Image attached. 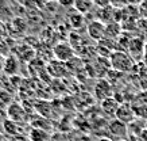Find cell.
Here are the masks:
<instances>
[{"mask_svg":"<svg viewBox=\"0 0 147 141\" xmlns=\"http://www.w3.org/2000/svg\"><path fill=\"white\" fill-rule=\"evenodd\" d=\"M0 69H1V61H0Z\"/></svg>","mask_w":147,"mask_h":141,"instance_id":"obj_20","label":"cell"},{"mask_svg":"<svg viewBox=\"0 0 147 141\" xmlns=\"http://www.w3.org/2000/svg\"><path fill=\"white\" fill-rule=\"evenodd\" d=\"M93 7H94V3L90 1V0H76V1H74V5H73V8L81 15L88 14Z\"/></svg>","mask_w":147,"mask_h":141,"instance_id":"obj_12","label":"cell"},{"mask_svg":"<svg viewBox=\"0 0 147 141\" xmlns=\"http://www.w3.org/2000/svg\"><path fill=\"white\" fill-rule=\"evenodd\" d=\"M109 65L113 71L119 73H127L134 71L135 60L125 50H115L109 56Z\"/></svg>","mask_w":147,"mask_h":141,"instance_id":"obj_1","label":"cell"},{"mask_svg":"<svg viewBox=\"0 0 147 141\" xmlns=\"http://www.w3.org/2000/svg\"><path fill=\"white\" fill-rule=\"evenodd\" d=\"M28 138H30V141H49L50 136L49 132H46V130L31 127V130L28 133Z\"/></svg>","mask_w":147,"mask_h":141,"instance_id":"obj_13","label":"cell"},{"mask_svg":"<svg viewBox=\"0 0 147 141\" xmlns=\"http://www.w3.org/2000/svg\"><path fill=\"white\" fill-rule=\"evenodd\" d=\"M143 61L144 64L147 65V41H146V45H144V53H143Z\"/></svg>","mask_w":147,"mask_h":141,"instance_id":"obj_16","label":"cell"},{"mask_svg":"<svg viewBox=\"0 0 147 141\" xmlns=\"http://www.w3.org/2000/svg\"><path fill=\"white\" fill-rule=\"evenodd\" d=\"M0 141H4V136H3V133L0 132Z\"/></svg>","mask_w":147,"mask_h":141,"instance_id":"obj_18","label":"cell"},{"mask_svg":"<svg viewBox=\"0 0 147 141\" xmlns=\"http://www.w3.org/2000/svg\"><path fill=\"white\" fill-rule=\"evenodd\" d=\"M115 118L117 119V121H120V122L125 123V125L132 123L135 119L134 107L129 105V103H120V105H119V109L116 111Z\"/></svg>","mask_w":147,"mask_h":141,"instance_id":"obj_5","label":"cell"},{"mask_svg":"<svg viewBox=\"0 0 147 141\" xmlns=\"http://www.w3.org/2000/svg\"><path fill=\"white\" fill-rule=\"evenodd\" d=\"M94 96L100 100H104L107 98L113 96V90H112L111 83L104 80V79H100L96 83V86H94Z\"/></svg>","mask_w":147,"mask_h":141,"instance_id":"obj_6","label":"cell"},{"mask_svg":"<svg viewBox=\"0 0 147 141\" xmlns=\"http://www.w3.org/2000/svg\"><path fill=\"white\" fill-rule=\"evenodd\" d=\"M144 45H146V42L143 41L142 37H131L125 52L134 60H140V59H143Z\"/></svg>","mask_w":147,"mask_h":141,"instance_id":"obj_3","label":"cell"},{"mask_svg":"<svg viewBox=\"0 0 147 141\" xmlns=\"http://www.w3.org/2000/svg\"><path fill=\"white\" fill-rule=\"evenodd\" d=\"M18 69V61L15 57H8V59L4 61V72L8 73V75H13Z\"/></svg>","mask_w":147,"mask_h":141,"instance_id":"obj_14","label":"cell"},{"mask_svg":"<svg viewBox=\"0 0 147 141\" xmlns=\"http://www.w3.org/2000/svg\"><path fill=\"white\" fill-rule=\"evenodd\" d=\"M59 4L63 5V7H73V5H74V1H63V0H61Z\"/></svg>","mask_w":147,"mask_h":141,"instance_id":"obj_15","label":"cell"},{"mask_svg":"<svg viewBox=\"0 0 147 141\" xmlns=\"http://www.w3.org/2000/svg\"><path fill=\"white\" fill-rule=\"evenodd\" d=\"M127 125L120 121H117V119H112L111 122L108 123V132L109 134L113 137H116L117 140H121V138H124V136L127 134Z\"/></svg>","mask_w":147,"mask_h":141,"instance_id":"obj_7","label":"cell"},{"mask_svg":"<svg viewBox=\"0 0 147 141\" xmlns=\"http://www.w3.org/2000/svg\"><path fill=\"white\" fill-rule=\"evenodd\" d=\"M7 115H8V119L13 121V122H22L26 119V113H24V109L19 103H11V105L7 107Z\"/></svg>","mask_w":147,"mask_h":141,"instance_id":"obj_8","label":"cell"},{"mask_svg":"<svg viewBox=\"0 0 147 141\" xmlns=\"http://www.w3.org/2000/svg\"><path fill=\"white\" fill-rule=\"evenodd\" d=\"M117 141H128V140H125V138H121V140H117Z\"/></svg>","mask_w":147,"mask_h":141,"instance_id":"obj_19","label":"cell"},{"mask_svg":"<svg viewBox=\"0 0 147 141\" xmlns=\"http://www.w3.org/2000/svg\"><path fill=\"white\" fill-rule=\"evenodd\" d=\"M53 53L59 63H69L70 60L74 59V49L67 42H58L53 48Z\"/></svg>","mask_w":147,"mask_h":141,"instance_id":"obj_2","label":"cell"},{"mask_svg":"<svg viewBox=\"0 0 147 141\" xmlns=\"http://www.w3.org/2000/svg\"><path fill=\"white\" fill-rule=\"evenodd\" d=\"M119 105H120V102H117L115 99V96H111V98L101 100V110L108 117H115L116 111L119 109Z\"/></svg>","mask_w":147,"mask_h":141,"instance_id":"obj_9","label":"cell"},{"mask_svg":"<svg viewBox=\"0 0 147 141\" xmlns=\"http://www.w3.org/2000/svg\"><path fill=\"white\" fill-rule=\"evenodd\" d=\"M121 35V26L117 22H111L105 25V37L109 41H117Z\"/></svg>","mask_w":147,"mask_h":141,"instance_id":"obj_10","label":"cell"},{"mask_svg":"<svg viewBox=\"0 0 147 141\" xmlns=\"http://www.w3.org/2000/svg\"><path fill=\"white\" fill-rule=\"evenodd\" d=\"M97 141H113L111 137H101V138H98Z\"/></svg>","mask_w":147,"mask_h":141,"instance_id":"obj_17","label":"cell"},{"mask_svg":"<svg viewBox=\"0 0 147 141\" xmlns=\"http://www.w3.org/2000/svg\"><path fill=\"white\" fill-rule=\"evenodd\" d=\"M3 130L7 136H11V137H18L20 134V125L16 122H13L11 119H4L3 121Z\"/></svg>","mask_w":147,"mask_h":141,"instance_id":"obj_11","label":"cell"},{"mask_svg":"<svg viewBox=\"0 0 147 141\" xmlns=\"http://www.w3.org/2000/svg\"><path fill=\"white\" fill-rule=\"evenodd\" d=\"M86 31H88V35L94 40V41L100 42L101 40H104L105 37V23H102L101 20L98 19H93L88 23V27H86Z\"/></svg>","mask_w":147,"mask_h":141,"instance_id":"obj_4","label":"cell"}]
</instances>
